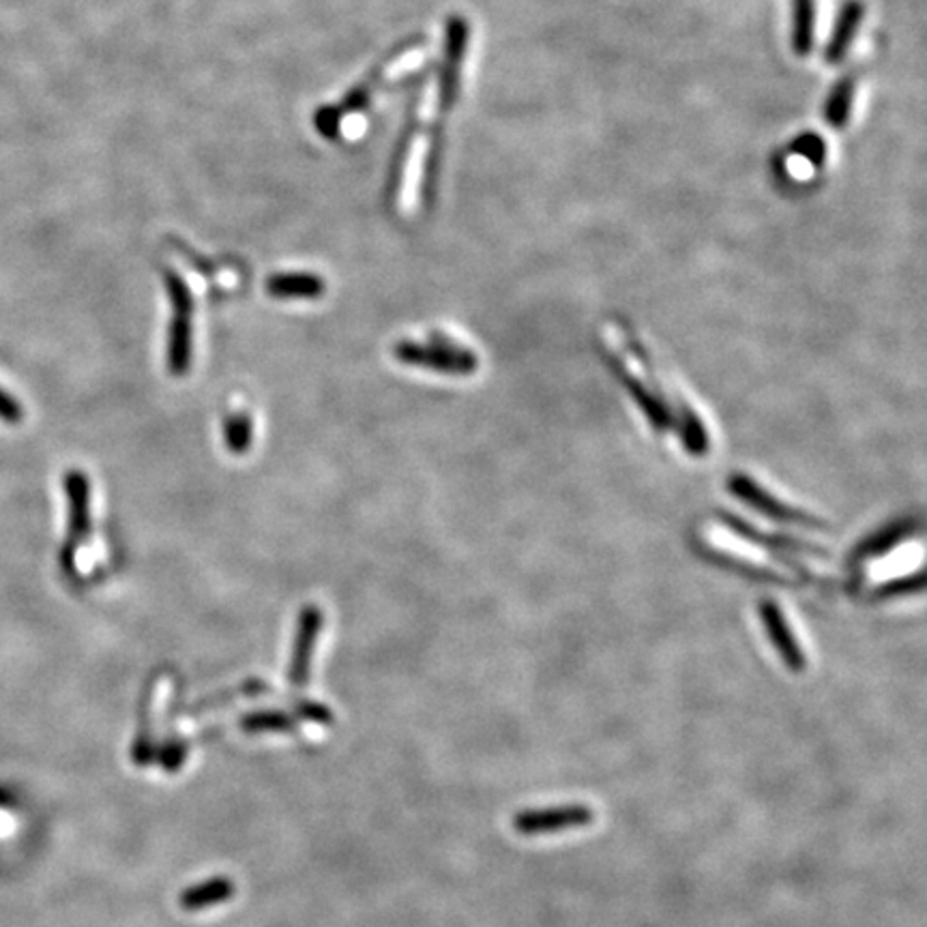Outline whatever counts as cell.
<instances>
[{"label":"cell","mask_w":927,"mask_h":927,"mask_svg":"<svg viewBox=\"0 0 927 927\" xmlns=\"http://www.w3.org/2000/svg\"><path fill=\"white\" fill-rule=\"evenodd\" d=\"M393 352L406 365H415V367L440 372V374L466 376L479 367V361L471 350L460 348L447 339H436L434 343L400 341Z\"/></svg>","instance_id":"cell-1"},{"label":"cell","mask_w":927,"mask_h":927,"mask_svg":"<svg viewBox=\"0 0 927 927\" xmlns=\"http://www.w3.org/2000/svg\"><path fill=\"white\" fill-rule=\"evenodd\" d=\"M170 299L174 305V321L170 325L168 369L183 376L191 365V295L176 273H166Z\"/></svg>","instance_id":"cell-2"},{"label":"cell","mask_w":927,"mask_h":927,"mask_svg":"<svg viewBox=\"0 0 927 927\" xmlns=\"http://www.w3.org/2000/svg\"><path fill=\"white\" fill-rule=\"evenodd\" d=\"M592 820L594 814L587 805H559L550 810H526L515 814L513 829L519 836H546L569 829H582L589 827Z\"/></svg>","instance_id":"cell-3"},{"label":"cell","mask_w":927,"mask_h":927,"mask_svg":"<svg viewBox=\"0 0 927 927\" xmlns=\"http://www.w3.org/2000/svg\"><path fill=\"white\" fill-rule=\"evenodd\" d=\"M65 490L70 497V537L61 554V565L65 574H70L76 546L88 537L90 528V486L80 471H72L65 475Z\"/></svg>","instance_id":"cell-4"},{"label":"cell","mask_w":927,"mask_h":927,"mask_svg":"<svg viewBox=\"0 0 927 927\" xmlns=\"http://www.w3.org/2000/svg\"><path fill=\"white\" fill-rule=\"evenodd\" d=\"M321 627H323L321 610L318 607H305L301 614V621H299V631H297L290 671H288V680L295 687H303L310 678V666H312V657H314V649H316Z\"/></svg>","instance_id":"cell-5"},{"label":"cell","mask_w":927,"mask_h":927,"mask_svg":"<svg viewBox=\"0 0 927 927\" xmlns=\"http://www.w3.org/2000/svg\"><path fill=\"white\" fill-rule=\"evenodd\" d=\"M863 20H865V2L863 0H845L840 13H838L829 43L825 48V61L829 65H840L843 59L848 57V50L854 43L856 33L863 26Z\"/></svg>","instance_id":"cell-6"},{"label":"cell","mask_w":927,"mask_h":927,"mask_svg":"<svg viewBox=\"0 0 927 927\" xmlns=\"http://www.w3.org/2000/svg\"><path fill=\"white\" fill-rule=\"evenodd\" d=\"M790 46L799 59H807L816 43V0H790Z\"/></svg>","instance_id":"cell-7"},{"label":"cell","mask_w":927,"mask_h":927,"mask_svg":"<svg viewBox=\"0 0 927 927\" xmlns=\"http://www.w3.org/2000/svg\"><path fill=\"white\" fill-rule=\"evenodd\" d=\"M235 882L228 876H215L211 880H204L191 889H187L180 895V906L185 911H202V909H211L217 904H226L235 898Z\"/></svg>","instance_id":"cell-8"},{"label":"cell","mask_w":927,"mask_h":927,"mask_svg":"<svg viewBox=\"0 0 927 927\" xmlns=\"http://www.w3.org/2000/svg\"><path fill=\"white\" fill-rule=\"evenodd\" d=\"M854 90H856V80L854 74H845L842 76L836 86L831 88L825 108H823V116L827 121V125L836 131H842L848 127L850 114H852V101H854Z\"/></svg>","instance_id":"cell-9"},{"label":"cell","mask_w":927,"mask_h":927,"mask_svg":"<svg viewBox=\"0 0 927 927\" xmlns=\"http://www.w3.org/2000/svg\"><path fill=\"white\" fill-rule=\"evenodd\" d=\"M266 290L277 299H314L325 290L323 279L316 275L295 273V275H275L266 281Z\"/></svg>","instance_id":"cell-10"},{"label":"cell","mask_w":927,"mask_h":927,"mask_svg":"<svg viewBox=\"0 0 927 927\" xmlns=\"http://www.w3.org/2000/svg\"><path fill=\"white\" fill-rule=\"evenodd\" d=\"M243 732L248 735H262V732H292L297 728V722L284 713V711H255L241 719L239 724Z\"/></svg>","instance_id":"cell-11"},{"label":"cell","mask_w":927,"mask_h":927,"mask_svg":"<svg viewBox=\"0 0 927 927\" xmlns=\"http://www.w3.org/2000/svg\"><path fill=\"white\" fill-rule=\"evenodd\" d=\"M226 444L233 453H246L252 444V423L246 415H233L226 422Z\"/></svg>","instance_id":"cell-12"},{"label":"cell","mask_w":927,"mask_h":927,"mask_svg":"<svg viewBox=\"0 0 927 927\" xmlns=\"http://www.w3.org/2000/svg\"><path fill=\"white\" fill-rule=\"evenodd\" d=\"M794 153L801 155L803 160H807L814 166H820L827 160V145L823 142L820 136L816 134H805L794 142Z\"/></svg>","instance_id":"cell-13"},{"label":"cell","mask_w":927,"mask_h":927,"mask_svg":"<svg viewBox=\"0 0 927 927\" xmlns=\"http://www.w3.org/2000/svg\"><path fill=\"white\" fill-rule=\"evenodd\" d=\"M295 711H297V717H299V719L314 722V724H321V726H329V724H334V713H331L325 704H321V702L301 700V702H297V704H295Z\"/></svg>","instance_id":"cell-14"},{"label":"cell","mask_w":927,"mask_h":927,"mask_svg":"<svg viewBox=\"0 0 927 927\" xmlns=\"http://www.w3.org/2000/svg\"><path fill=\"white\" fill-rule=\"evenodd\" d=\"M22 417H24V413H22L20 402H15L7 391L0 389V419L7 423H17L22 422Z\"/></svg>","instance_id":"cell-15"}]
</instances>
